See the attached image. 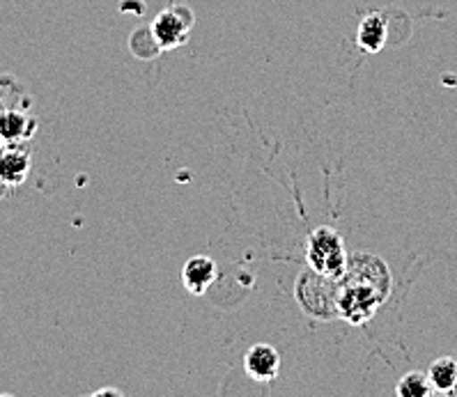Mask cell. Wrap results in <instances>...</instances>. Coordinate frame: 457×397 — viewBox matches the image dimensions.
I'll use <instances>...</instances> for the list:
<instances>
[{
  "label": "cell",
  "mask_w": 457,
  "mask_h": 397,
  "mask_svg": "<svg viewBox=\"0 0 457 397\" xmlns=\"http://www.w3.org/2000/svg\"><path fill=\"white\" fill-rule=\"evenodd\" d=\"M432 393L441 395H453L457 391V360L453 356H441L428 370Z\"/></svg>",
  "instance_id": "9c48e42d"
},
{
  "label": "cell",
  "mask_w": 457,
  "mask_h": 397,
  "mask_svg": "<svg viewBox=\"0 0 457 397\" xmlns=\"http://www.w3.org/2000/svg\"><path fill=\"white\" fill-rule=\"evenodd\" d=\"M336 310L338 317L347 319L354 327L372 319L377 308L386 301L391 292V274L388 267L375 255L356 252L350 258L347 271L336 280Z\"/></svg>",
  "instance_id": "6da1fadb"
},
{
  "label": "cell",
  "mask_w": 457,
  "mask_h": 397,
  "mask_svg": "<svg viewBox=\"0 0 457 397\" xmlns=\"http://www.w3.org/2000/svg\"><path fill=\"white\" fill-rule=\"evenodd\" d=\"M388 39V19L382 12H370L356 28V46L363 54H379Z\"/></svg>",
  "instance_id": "52a82bcc"
},
{
  "label": "cell",
  "mask_w": 457,
  "mask_h": 397,
  "mask_svg": "<svg viewBox=\"0 0 457 397\" xmlns=\"http://www.w3.org/2000/svg\"><path fill=\"white\" fill-rule=\"evenodd\" d=\"M102 395H118L122 397V391L115 386H108V388H99V391H92V397H102Z\"/></svg>",
  "instance_id": "8fae6325"
},
{
  "label": "cell",
  "mask_w": 457,
  "mask_h": 397,
  "mask_svg": "<svg viewBox=\"0 0 457 397\" xmlns=\"http://www.w3.org/2000/svg\"><path fill=\"white\" fill-rule=\"evenodd\" d=\"M430 393V379L423 372H407L395 386V395L400 397H428Z\"/></svg>",
  "instance_id": "30bf717a"
},
{
  "label": "cell",
  "mask_w": 457,
  "mask_h": 397,
  "mask_svg": "<svg viewBox=\"0 0 457 397\" xmlns=\"http://www.w3.org/2000/svg\"><path fill=\"white\" fill-rule=\"evenodd\" d=\"M306 262L315 274L338 280L350 264V252L340 232L327 226L312 230L306 242Z\"/></svg>",
  "instance_id": "7a4b0ae2"
},
{
  "label": "cell",
  "mask_w": 457,
  "mask_h": 397,
  "mask_svg": "<svg viewBox=\"0 0 457 397\" xmlns=\"http://www.w3.org/2000/svg\"><path fill=\"white\" fill-rule=\"evenodd\" d=\"M244 370L253 381L260 384H271L280 372V354L278 349L267 343H258L248 349L244 356Z\"/></svg>",
  "instance_id": "277c9868"
},
{
  "label": "cell",
  "mask_w": 457,
  "mask_h": 397,
  "mask_svg": "<svg viewBox=\"0 0 457 397\" xmlns=\"http://www.w3.org/2000/svg\"><path fill=\"white\" fill-rule=\"evenodd\" d=\"M216 278H219V267L207 255H195V258L184 262L182 283L191 294L203 296L214 285Z\"/></svg>",
  "instance_id": "8992f818"
},
{
  "label": "cell",
  "mask_w": 457,
  "mask_h": 397,
  "mask_svg": "<svg viewBox=\"0 0 457 397\" xmlns=\"http://www.w3.org/2000/svg\"><path fill=\"white\" fill-rule=\"evenodd\" d=\"M33 166L30 150L21 143H10V147L0 152V184L5 186H21L28 179V172Z\"/></svg>",
  "instance_id": "5b68a950"
},
{
  "label": "cell",
  "mask_w": 457,
  "mask_h": 397,
  "mask_svg": "<svg viewBox=\"0 0 457 397\" xmlns=\"http://www.w3.org/2000/svg\"><path fill=\"white\" fill-rule=\"evenodd\" d=\"M37 131V122L23 111H17V108H10V111H3L0 113V138L3 143H23L30 136Z\"/></svg>",
  "instance_id": "ba28073f"
},
{
  "label": "cell",
  "mask_w": 457,
  "mask_h": 397,
  "mask_svg": "<svg viewBox=\"0 0 457 397\" xmlns=\"http://www.w3.org/2000/svg\"><path fill=\"white\" fill-rule=\"evenodd\" d=\"M191 28H194V12L188 7L172 5L156 14L150 26V33L159 51H172L188 42Z\"/></svg>",
  "instance_id": "3957f363"
}]
</instances>
